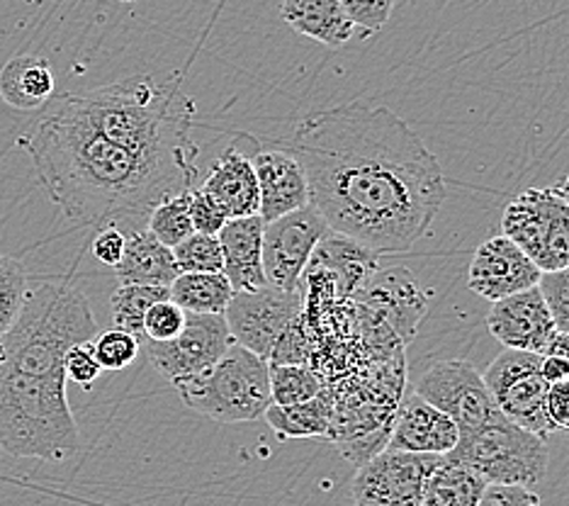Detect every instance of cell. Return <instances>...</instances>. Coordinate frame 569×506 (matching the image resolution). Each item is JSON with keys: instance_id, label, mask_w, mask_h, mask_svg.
Wrapping results in <instances>:
<instances>
[{"instance_id": "8", "label": "cell", "mask_w": 569, "mask_h": 506, "mask_svg": "<svg viewBox=\"0 0 569 506\" xmlns=\"http://www.w3.org/2000/svg\"><path fill=\"white\" fill-rule=\"evenodd\" d=\"M542 356L503 350L482 375L497 409L526 431L546 438L555 431L546 414L548 383L542 380Z\"/></svg>"}, {"instance_id": "3", "label": "cell", "mask_w": 569, "mask_h": 506, "mask_svg": "<svg viewBox=\"0 0 569 506\" xmlns=\"http://www.w3.org/2000/svg\"><path fill=\"white\" fill-rule=\"evenodd\" d=\"M18 145L63 217L98 231L144 229L163 198L192 190L186 180L102 137L63 96L54 110L24 129Z\"/></svg>"}, {"instance_id": "31", "label": "cell", "mask_w": 569, "mask_h": 506, "mask_svg": "<svg viewBox=\"0 0 569 506\" xmlns=\"http://www.w3.org/2000/svg\"><path fill=\"white\" fill-rule=\"evenodd\" d=\"M28 290L30 280L28 272H24V266L18 258L0 254V339L18 321Z\"/></svg>"}, {"instance_id": "17", "label": "cell", "mask_w": 569, "mask_h": 506, "mask_svg": "<svg viewBox=\"0 0 569 506\" xmlns=\"http://www.w3.org/2000/svg\"><path fill=\"white\" fill-rule=\"evenodd\" d=\"M253 137L239 135L231 145L210 163L200 190L222 207L229 219L253 217L261 210V195L251 163Z\"/></svg>"}, {"instance_id": "43", "label": "cell", "mask_w": 569, "mask_h": 506, "mask_svg": "<svg viewBox=\"0 0 569 506\" xmlns=\"http://www.w3.org/2000/svg\"><path fill=\"white\" fill-rule=\"evenodd\" d=\"M546 356H562V358L569 360V334H558V336H555Z\"/></svg>"}, {"instance_id": "41", "label": "cell", "mask_w": 569, "mask_h": 506, "mask_svg": "<svg viewBox=\"0 0 569 506\" xmlns=\"http://www.w3.org/2000/svg\"><path fill=\"white\" fill-rule=\"evenodd\" d=\"M546 414L555 431H569V380L548 387Z\"/></svg>"}, {"instance_id": "21", "label": "cell", "mask_w": 569, "mask_h": 506, "mask_svg": "<svg viewBox=\"0 0 569 506\" xmlns=\"http://www.w3.org/2000/svg\"><path fill=\"white\" fill-rule=\"evenodd\" d=\"M280 18L297 34L331 49H341L353 39H366L339 0H282Z\"/></svg>"}, {"instance_id": "28", "label": "cell", "mask_w": 569, "mask_h": 506, "mask_svg": "<svg viewBox=\"0 0 569 506\" xmlns=\"http://www.w3.org/2000/svg\"><path fill=\"white\" fill-rule=\"evenodd\" d=\"M171 297L168 288H144V285H120L118 290L112 292L110 311H112V327H118L127 334H132L144 341V317L147 311Z\"/></svg>"}, {"instance_id": "32", "label": "cell", "mask_w": 569, "mask_h": 506, "mask_svg": "<svg viewBox=\"0 0 569 506\" xmlns=\"http://www.w3.org/2000/svg\"><path fill=\"white\" fill-rule=\"evenodd\" d=\"M176 266L180 272H222L224 258L217 237L192 234L173 249Z\"/></svg>"}, {"instance_id": "15", "label": "cell", "mask_w": 569, "mask_h": 506, "mask_svg": "<svg viewBox=\"0 0 569 506\" xmlns=\"http://www.w3.org/2000/svg\"><path fill=\"white\" fill-rule=\"evenodd\" d=\"M487 327L507 350H523V354L538 356H546L552 339L558 336L550 309L538 288L491 302Z\"/></svg>"}, {"instance_id": "10", "label": "cell", "mask_w": 569, "mask_h": 506, "mask_svg": "<svg viewBox=\"0 0 569 506\" xmlns=\"http://www.w3.org/2000/svg\"><path fill=\"white\" fill-rule=\"evenodd\" d=\"M413 395L443 411L458 426L460 436L477 431L499 414L480 370L468 360L433 363L419 378Z\"/></svg>"}, {"instance_id": "22", "label": "cell", "mask_w": 569, "mask_h": 506, "mask_svg": "<svg viewBox=\"0 0 569 506\" xmlns=\"http://www.w3.org/2000/svg\"><path fill=\"white\" fill-rule=\"evenodd\" d=\"M309 268L329 272L336 292H341L343 297H356L378 272V254L329 229L327 237L317 246Z\"/></svg>"}, {"instance_id": "9", "label": "cell", "mask_w": 569, "mask_h": 506, "mask_svg": "<svg viewBox=\"0 0 569 506\" xmlns=\"http://www.w3.org/2000/svg\"><path fill=\"white\" fill-rule=\"evenodd\" d=\"M329 234V225L315 205H305L263 227V272L268 285L302 292L309 261Z\"/></svg>"}, {"instance_id": "5", "label": "cell", "mask_w": 569, "mask_h": 506, "mask_svg": "<svg viewBox=\"0 0 569 506\" xmlns=\"http://www.w3.org/2000/svg\"><path fill=\"white\" fill-rule=\"evenodd\" d=\"M176 389L186 407L219 424L258 421L273 407L270 366L239 344L200 378L180 383Z\"/></svg>"}, {"instance_id": "18", "label": "cell", "mask_w": 569, "mask_h": 506, "mask_svg": "<svg viewBox=\"0 0 569 506\" xmlns=\"http://www.w3.org/2000/svg\"><path fill=\"white\" fill-rule=\"evenodd\" d=\"M251 163L258 180V195H261L258 217L263 222H273V219L309 205L307 176L300 161L282 145L266 149L253 139Z\"/></svg>"}, {"instance_id": "2", "label": "cell", "mask_w": 569, "mask_h": 506, "mask_svg": "<svg viewBox=\"0 0 569 506\" xmlns=\"http://www.w3.org/2000/svg\"><path fill=\"white\" fill-rule=\"evenodd\" d=\"M96 336L88 297L71 282H40L28 290L18 321L0 339V450L44 463L79 453L63 358Z\"/></svg>"}, {"instance_id": "1", "label": "cell", "mask_w": 569, "mask_h": 506, "mask_svg": "<svg viewBox=\"0 0 569 506\" xmlns=\"http://www.w3.org/2000/svg\"><path fill=\"white\" fill-rule=\"evenodd\" d=\"M282 147L300 161L309 205L329 229L378 256L413 249L448 198L436 153L382 106L317 110Z\"/></svg>"}, {"instance_id": "16", "label": "cell", "mask_w": 569, "mask_h": 506, "mask_svg": "<svg viewBox=\"0 0 569 506\" xmlns=\"http://www.w3.org/2000/svg\"><path fill=\"white\" fill-rule=\"evenodd\" d=\"M542 272L511 239L491 237L477 246L470 264L468 285L482 300L499 302L503 297L538 288Z\"/></svg>"}, {"instance_id": "30", "label": "cell", "mask_w": 569, "mask_h": 506, "mask_svg": "<svg viewBox=\"0 0 569 506\" xmlns=\"http://www.w3.org/2000/svg\"><path fill=\"white\" fill-rule=\"evenodd\" d=\"M327 389L325 378L309 366H270V397L276 407H292Z\"/></svg>"}, {"instance_id": "6", "label": "cell", "mask_w": 569, "mask_h": 506, "mask_svg": "<svg viewBox=\"0 0 569 506\" xmlns=\"http://www.w3.org/2000/svg\"><path fill=\"white\" fill-rule=\"evenodd\" d=\"M448 460L470 467L487 485L536 487L548 473V440L516 426L499 411L477 431L460 436Z\"/></svg>"}, {"instance_id": "34", "label": "cell", "mask_w": 569, "mask_h": 506, "mask_svg": "<svg viewBox=\"0 0 569 506\" xmlns=\"http://www.w3.org/2000/svg\"><path fill=\"white\" fill-rule=\"evenodd\" d=\"M538 290L546 300L558 334H569V268L542 272Z\"/></svg>"}, {"instance_id": "45", "label": "cell", "mask_w": 569, "mask_h": 506, "mask_svg": "<svg viewBox=\"0 0 569 506\" xmlns=\"http://www.w3.org/2000/svg\"><path fill=\"white\" fill-rule=\"evenodd\" d=\"M120 3H134V0H120Z\"/></svg>"}, {"instance_id": "19", "label": "cell", "mask_w": 569, "mask_h": 506, "mask_svg": "<svg viewBox=\"0 0 569 506\" xmlns=\"http://www.w3.org/2000/svg\"><path fill=\"white\" fill-rule=\"evenodd\" d=\"M458 426L443 411L431 407L419 395H411L397 407L387 448L426 453V456H448L458 446Z\"/></svg>"}, {"instance_id": "13", "label": "cell", "mask_w": 569, "mask_h": 506, "mask_svg": "<svg viewBox=\"0 0 569 506\" xmlns=\"http://www.w3.org/2000/svg\"><path fill=\"white\" fill-rule=\"evenodd\" d=\"M300 315H305V292H288L266 285L253 292H234L224 319L234 344L249 348L268 363L280 336Z\"/></svg>"}, {"instance_id": "42", "label": "cell", "mask_w": 569, "mask_h": 506, "mask_svg": "<svg viewBox=\"0 0 569 506\" xmlns=\"http://www.w3.org/2000/svg\"><path fill=\"white\" fill-rule=\"evenodd\" d=\"M540 373H542V380L548 383V387L555 383L569 380V360L562 356H542Z\"/></svg>"}, {"instance_id": "26", "label": "cell", "mask_w": 569, "mask_h": 506, "mask_svg": "<svg viewBox=\"0 0 569 506\" xmlns=\"http://www.w3.org/2000/svg\"><path fill=\"white\" fill-rule=\"evenodd\" d=\"M168 290L171 300L190 315H224L234 297L224 272H180Z\"/></svg>"}, {"instance_id": "29", "label": "cell", "mask_w": 569, "mask_h": 506, "mask_svg": "<svg viewBox=\"0 0 569 506\" xmlns=\"http://www.w3.org/2000/svg\"><path fill=\"white\" fill-rule=\"evenodd\" d=\"M190 198L192 190H183L163 198L147 217V231L153 239L161 241L166 249H176L178 244H183L188 237L196 234L190 219Z\"/></svg>"}, {"instance_id": "7", "label": "cell", "mask_w": 569, "mask_h": 506, "mask_svg": "<svg viewBox=\"0 0 569 506\" xmlns=\"http://www.w3.org/2000/svg\"><path fill=\"white\" fill-rule=\"evenodd\" d=\"M511 239L540 272L569 268V205L552 188H528L501 215Z\"/></svg>"}, {"instance_id": "23", "label": "cell", "mask_w": 569, "mask_h": 506, "mask_svg": "<svg viewBox=\"0 0 569 506\" xmlns=\"http://www.w3.org/2000/svg\"><path fill=\"white\" fill-rule=\"evenodd\" d=\"M120 285H144V288H171L180 276L173 251L151 237L147 229L127 234V246L120 266L114 268Z\"/></svg>"}, {"instance_id": "11", "label": "cell", "mask_w": 569, "mask_h": 506, "mask_svg": "<svg viewBox=\"0 0 569 506\" xmlns=\"http://www.w3.org/2000/svg\"><path fill=\"white\" fill-rule=\"evenodd\" d=\"M234 346L224 315H190L186 311V327L173 341H141L149 363L173 387L200 378L217 366L227 350Z\"/></svg>"}, {"instance_id": "12", "label": "cell", "mask_w": 569, "mask_h": 506, "mask_svg": "<svg viewBox=\"0 0 569 506\" xmlns=\"http://www.w3.org/2000/svg\"><path fill=\"white\" fill-rule=\"evenodd\" d=\"M443 456L385 448L358 467L353 499L358 506H421L426 485Z\"/></svg>"}, {"instance_id": "27", "label": "cell", "mask_w": 569, "mask_h": 506, "mask_svg": "<svg viewBox=\"0 0 569 506\" xmlns=\"http://www.w3.org/2000/svg\"><path fill=\"white\" fill-rule=\"evenodd\" d=\"M487 483L470 467L452 463L443 456L433 470L421 506H477L485 495Z\"/></svg>"}, {"instance_id": "44", "label": "cell", "mask_w": 569, "mask_h": 506, "mask_svg": "<svg viewBox=\"0 0 569 506\" xmlns=\"http://www.w3.org/2000/svg\"><path fill=\"white\" fill-rule=\"evenodd\" d=\"M552 190L558 192L560 198H562V200L569 205V176H565V178L560 180V183H555V186H552Z\"/></svg>"}, {"instance_id": "37", "label": "cell", "mask_w": 569, "mask_h": 506, "mask_svg": "<svg viewBox=\"0 0 569 506\" xmlns=\"http://www.w3.org/2000/svg\"><path fill=\"white\" fill-rule=\"evenodd\" d=\"M63 370H67V380L81 385L83 389L93 387L102 375L100 363L93 354V341L73 346L67 354V358H63Z\"/></svg>"}, {"instance_id": "36", "label": "cell", "mask_w": 569, "mask_h": 506, "mask_svg": "<svg viewBox=\"0 0 569 506\" xmlns=\"http://www.w3.org/2000/svg\"><path fill=\"white\" fill-rule=\"evenodd\" d=\"M348 18L366 37L380 32L390 20L397 0H339Z\"/></svg>"}, {"instance_id": "33", "label": "cell", "mask_w": 569, "mask_h": 506, "mask_svg": "<svg viewBox=\"0 0 569 506\" xmlns=\"http://www.w3.org/2000/svg\"><path fill=\"white\" fill-rule=\"evenodd\" d=\"M139 350H141V344L137 336L127 334L118 327L98 331V336L93 339V354L102 370H124L137 360Z\"/></svg>"}, {"instance_id": "24", "label": "cell", "mask_w": 569, "mask_h": 506, "mask_svg": "<svg viewBox=\"0 0 569 506\" xmlns=\"http://www.w3.org/2000/svg\"><path fill=\"white\" fill-rule=\"evenodd\" d=\"M57 90V76L49 59L37 54L12 57L0 71V98L10 108L32 112L40 110Z\"/></svg>"}, {"instance_id": "35", "label": "cell", "mask_w": 569, "mask_h": 506, "mask_svg": "<svg viewBox=\"0 0 569 506\" xmlns=\"http://www.w3.org/2000/svg\"><path fill=\"white\" fill-rule=\"evenodd\" d=\"M186 327V311L171 297L153 305L144 317V341H173Z\"/></svg>"}, {"instance_id": "40", "label": "cell", "mask_w": 569, "mask_h": 506, "mask_svg": "<svg viewBox=\"0 0 569 506\" xmlns=\"http://www.w3.org/2000/svg\"><path fill=\"white\" fill-rule=\"evenodd\" d=\"M124 246H127V234L120 231L118 227H108L100 229L93 239V256L100 264H106L110 268H118L122 256H124Z\"/></svg>"}, {"instance_id": "39", "label": "cell", "mask_w": 569, "mask_h": 506, "mask_svg": "<svg viewBox=\"0 0 569 506\" xmlns=\"http://www.w3.org/2000/svg\"><path fill=\"white\" fill-rule=\"evenodd\" d=\"M477 506H540V497L528 487L511 485H487Z\"/></svg>"}, {"instance_id": "38", "label": "cell", "mask_w": 569, "mask_h": 506, "mask_svg": "<svg viewBox=\"0 0 569 506\" xmlns=\"http://www.w3.org/2000/svg\"><path fill=\"white\" fill-rule=\"evenodd\" d=\"M190 219H192V229H196V234H207V237H217V234L222 231L224 225L229 222V217L222 207H219L210 198V195L202 192L200 188L192 190Z\"/></svg>"}, {"instance_id": "4", "label": "cell", "mask_w": 569, "mask_h": 506, "mask_svg": "<svg viewBox=\"0 0 569 506\" xmlns=\"http://www.w3.org/2000/svg\"><path fill=\"white\" fill-rule=\"evenodd\" d=\"M63 98L102 137L192 186L198 147L190 132L196 108L180 93L178 81L132 76Z\"/></svg>"}, {"instance_id": "20", "label": "cell", "mask_w": 569, "mask_h": 506, "mask_svg": "<svg viewBox=\"0 0 569 506\" xmlns=\"http://www.w3.org/2000/svg\"><path fill=\"white\" fill-rule=\"evenodd\" d=\"M263 219L253 215L229 219L217 234L224 258L222 272L234 292H253L268 285L263 272Z\"/></svg>"}, {"instance_id": "25", "label": "cell", "mask_w": 569, "mask_h": 506, "mask_svg": "<svg viewBox=\"0 0 569 506\" xmlns=\"http://www.w3.org/2000/svg\"><path fill=\"white\" fill-rule=\"evenodd\" d=\"M268 426L273 428L280 438H317L327 436L331 431L333 421V389L327 387L325 393L315 399L302 401V405L292 407H270L266 411Z\"/></svg>"}, {"instance_id": "14", "label": "cell", "mask_w": 569, "mask_h": 506, "mask_svg": "<svg viewBox=\"0 0 569 506\" xmlns=\"http://www.w3.org/2000/svg\"><path fill=\"white\" fill-rule=\"evenodd\" d=\"M353 300L363 307L370 319L385 324L402 341H409L417 334L419 321L429 307V297L407 268L378 270Z\"/></svg>"}]
</instances>
